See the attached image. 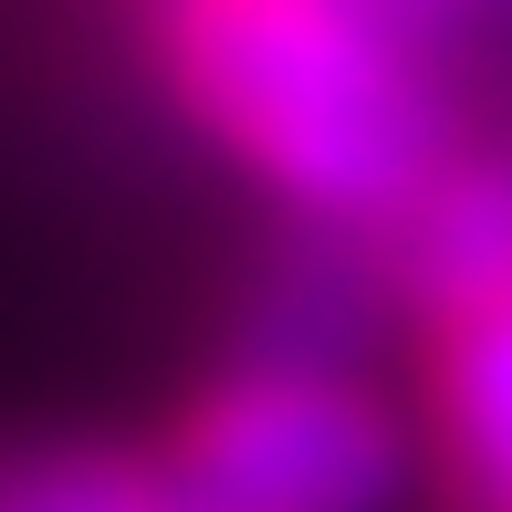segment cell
<instances>
[{
    "label": "cell",
    "mask_w": 512,
    "mask_h": 512,
    "mask_svg": "<svg viewBox=\"0 0 512 512\" xmlns=\"http://www.w3.org/2000/svg\"><path fill=\"white\" fill-rule=\"evenodd\" d=\"M168 115L293 230L366 251L471 136L387 0H136Z\"/></svg>",
    "instance_id": "1"
},
{
    "label": "cell",
    "mask_w": 512,
    "mask_h": 512,
    "mask_svg": "<svg viewBox=\"0 0 512 512\" xmlns=\"http://www.w3.org/2000/svg\"><path fill=\"white\" fill-rule=\"evenodd\" d=\"M147 450L178 512H408V492H429L418 408L335 345H251L209 366Z\"/></svg>",
    "instance_id": "2"
},
{
    "label": "cell",
    "mask_w": 512,
    "mask_h": 512,
    "mask_svg": "<svg viewBox=\"0 0 512 512\" xmlns=\"http://www.w3.org/2000/svg\"><path fill=\"white\" fill-rule=\"evenodd\" d=\"M408 408L439 512H512V283L408 324Z\"/></svg>",
    "instance_id": "3"
},
{
    "label": "cell",
    "mask_w": 512,
    "mask_h": 512,
    "mask_svg": "<svg viewBox=\"0 0 512 512\" xmlns=\"http://www.w3.org/2000/svg\"><path fill=\"white\" fill-rule=\"evenodd\" d=\"M356 272L387 293V314H408V324L471 304V293H502L512 283V147H460L450 168L356 251Z\"/></svg>",
    "instance_id": "4"
},
{
    "label": "cell",
    "mask_w": 512,
    "mask_h": 512,
    "mask_svg": "<svg viewBox=\"0 0 512 512\" xmlns=\"http://www.w3.org/2000/svg\"><path fill=\"white\" fill-rule=\"evenodd\" d=\"M387 11H408L418 32H439V21H450V11H471V0H387Z\"/></svg>",
    "instance_id": "5"
}]
</instances>
